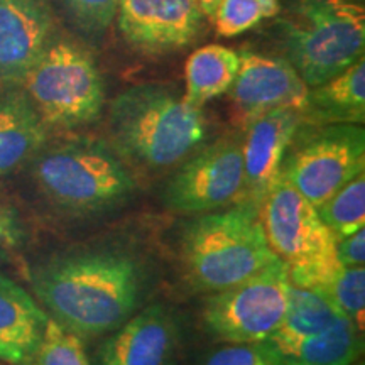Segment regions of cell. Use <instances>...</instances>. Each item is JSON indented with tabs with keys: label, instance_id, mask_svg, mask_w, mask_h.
Masks as SVG:
<instances>
[{
	"label": "cell",
	"instance_id": "1",
	"mask_svg": "<svg viewBox=\"0 0 365 365\" xmlns=\"http://www.w3.org/2000/svg\"><path fill=\"white\" fill-rule=\"evenodd\" d=\"M150 281L139 250L102 240L53 255L31 271L36 298L81 340L108 335L144 303Z\"/></svg>",
	"mask_w": 365,
	"mask_h": 365
},
{
	"label": "cell",
	"instance_id": "2",
	"mask_svg": "<svg viewBox=\"0 0 365 365\" xmlns=\"http://www.w3.org/2000/svg\"><path fill=\"white\" fill-rule=\"evenodd\" d=\"M107 143L130 170L159 173L196 153L207 139V118L175 88L140 83L108 105Z\"/></svg>",
	"mask_w": 365,
	"mask_h": 365
},
{
	"label": "cell",
	"instance_id": "3",
	"mask_svg": "<svg viewBox=\"0 0 365 365\" xmlns=\"http://www.w3.org/2000/svg\"><path fill=\"white\" fill-rule=\"evenodd\" d=\"M33 176L49 203L75 217L115 212L137 191L130 168L107 140L93 137L43 148L33 158Z\"/></svg>",
	"mask_w": 365,
	"mask_h": 365
},
{
	"label": "cell",
	"instance_id": "4",
	"mask_svg": "<svg viewBox=\"0 0 365 365\" xmlns=\"http://www.w3.org/2000/svg\"><path fill=\"white\" fill-rule=\"evenodd\" d=\"M180 259L186 281L198 293H217L249 279L277 257L269 247L250 203L200 213L181 232Z\"/></svg>",
	"mask_w": 365,
	"mask_h": 365
},
{
	"label": "cell",
	"instance_id": "5",
	"mask_svg": "<svg viewBox=\"0 0 365 365\" xmlns=\"http://www.w3.org/2000/svg\"><path fill=\"white\" fill-rule=\"evenodd\" d=\"M279 26L286 59L308 88L364 58L365 9L354 0H294Z\"/></svg>",
	"mask_w": 365,
	"mask_h": 365
},
{
	"label": "cell",
	"instance_id": "6",
	"mask_svg": "<svg viewBox=\"0 0 365 365\" xmlns=\"http://www.w3.org/2000/svg\"><path fill=\"white\" fill-rule=\"evenodd\" d=\"M259 217L269 247L286 264L291 284L327 289L341 264L336 257V237L318 210L279 178L262 200Z\"/></svg>",
	"mask_w": 365,
	"mask_h": 365
},
{
	"label": "cell",
	"instance_id": "7",
	"mask_svg": "<svg viewBox=\"0 0 365 365\" xmlns=\"http://www.w3.org/2000/svg\"><path fill=\"white\" fill-rule=\"evenodd\" d=\"M21 86L48 129H76L103 110L102 75L93 56L75 41L53 39Z\"/></svg>",
	"mask_w": 365,
	"mask_h": 365
},
{
	"label": "cell",
	"instance_id": "8",
	"mask_svg": "<svg viewBox=\"0 0 365 365\" xmlns=\"http://www.w3.org/2000/svg\"><path fill=\"white\" fill-rule=\"evenodd\" d=\"M364 171V125H308L303 130L301 124L282 161L279 178L318 208L345 182Z\"/></svg>",
	"mask_w": 365,
	"mask_h": 365
},
{
	"label": "cell",
	"instance_id": "9",
	"mask_svg": "<svg viewBox=\"0 0 365 365\" xmlns=\"http://www.w3.org/2000/svg\"><path fill=\"white\" fill-rule=\"evenodd\" d=\"M287 287V267L277 259L249 279L210 294L203 307L205 327L228 344L269 340L284 319Z\"/></svg>",
	"mask_w": 365,
	"mask_h": 365
},
{
	"label": "cell",
	"instance_id": "10",
	"mask_svg": "<svg viewBox=\"0 0 365 365\" xmlns=\"http://www.w3.org/2000/svg\"><path fill=\"white\" fill-rule=\"evenodd\" d=\"M242 188V135L230 134L185 159L166 181L161 198L170 212L200 215L239 203Z\"/></svg>",
	"mask_w": 365,
	"mask_h": 365
},
{
	"label": "cell",
	"instance_id": "11",
	"mask_svg": "<svg viewBox=\"0 0 365 365\" xmlns=\"http://www.w3.org/2000/svg\"><path fill=\"white\" fill-rule=\"evenodd\" d=\"M239 56V71L228 93L244 127L279 108L304 112L309 88L286 58L254 51H240Z\"/></svg>",
	"mask_w": 365,
	"mask_h": 365
},
{
	"label": "cell",
	"instance_id": "12",
	"mask_svg": "<svg viewBox=\"0 0 365 365\" xmlns=\"http://www.w3.org/2000/svg\"><path fill=\"white\" fill-rule=\"evenodd\" d=\"M118 29L137 51L163 54L185 48L203 24L198 0H118Z\"/></svg>",
	"mask_w": 365,
	"mask_h": 365
},
{
	"label": "cell",
	"instance_id": "13",
	"mask_svg": "<svg viewBox=\"0 0 365 365\" xmlns=\"http://www.w3.org/2000/svg\"><path fill=\"white\" fill-rule=\"evenodd\" d=\"M180 325L170 308L150 304L108 333L97 350V365H175Z\"/></svg>",
	"mask_w": 365,
	"mask_h": 365
},
{
	"label": "cell",
	"instance_id": "14",
	"mask_svg": "<svg viewBox=\"0 0 365 365\" xmlns=\"http://www.w3.org/2000/svg\"><path fill=\"white\" fill-rule=\"evenodd\" d=\"M53 33L51 0H0V85L21 86Z\"/></svg>",
	"mask_w": 365,
	"mask_h": 365
},
{
	"label": "cell",
	"instance_id": "15",
	"mask_svg": "<svg viewBox=\"0 0 365 365\" xmlns=\"http://www.w3.org/2000/svg\"><path fill=\"white\" fill-rule=\"evenodd\" d=\"M301 124L303 120L299 112L279 108L264 113L245 125V132L242 135V203L261 207L269 190L279 180L282 161Z\"/></svg>",
	"mask_w": 365,
	"mask_h": 365
},
{
	"label": "cell",
	"instance_id": "16",
	"mask_svg": "<svg viewBox=\"0 0 365 365\" xmlns=\"http://www.w3.org/2000/svg\"><path fill=\"white\" fill-rule=\"evenodd\" d=\"M48 319L33 296L0 271V362L26 364L38 349Z\"/></svg>",
	"mask_w": 365,
	"mask_h": 365
},
{
	"label": "cell",
	"instance_id": "17",
	"mask_svg": "<svg viewBox=\"0 0 365 365\" xmlns=\"http://www.w3.org/2000/svg\"><path fill=\"white\" fill-rule=\"evenodd\" d=\"M301 120L308 125L365 122V59L360 58L340 75L308 91Z\"/></svg>",
	"mask_w": 365,
	"mask_h": 365
},
{
	"label": "cell",
	"instance_id": "18",
	"mask_svg": "<svg viewBox=\"0 0 365 365\" xmlns=\"http://www.w3.org/2000/svg\"><path fill=\"white\" fill-rule=\"evenodd\" d=\"M48 130L24 90L0 98V176L33 161L46 145Z\"/></svg>",
	"mask_w": 365,
	"mask_h": 365
},
{
	"label": "cell",
	"instance_id": "19",
	"mask_svg": "<svg viewBox=\"0 0 365 365\" xmlns=\"http://www.w3.org/2000/svg\"><path fill=\"white\" fill-rule=\"evenodd\" d=\"M340 312L323 289L294 286L287 287L284 319L269 341L279 352H286L301 340L327 330Z\"/></svg>",
	"mask_w": 365,
	"mask_h": 365
},
{
	"label": "cell",
	"instance_id": "20",
	"mask_svg": "<svg viewBox=\"0 0 365 365\" xmlns=\"http://www.w3.org/2000/svg\"><path fill=\"white\" fill-rule=\"evenodd\" d=\"M239 51L222 44H207L198 48L186 59L185 97L193 107L203 108L210 100L230 90L239 71Z\"/></svg>",
	"mask_w": 365,
	"mask_h": 365
},
{
	"label": "cell",
	"instance_id": "21",
	"mask_svg": "<svg viewBox=\"0 0 365 365\" xmlns=\"http://www.w3.org/2000/svg\"><path fill=\"white\" fill-rule=\"evenodd\" d=\"M357 325L339 314L327 330L301 340L281 352L287 365H354L362 354V339Z\"/></svg>",
	"mask_w": 365,
	"mask_h": 365
},
{
	"label": "cell",
	"instance_id": "22",
	"mask_svg": "<svg viewBox=\"0 0 365 365\" xmlns=\"http://www.w3.org/2000/svg\"><path fill=\"white\" fill-rule=\"evenodd\" d=\"M318 210L323 223L330 228L336 240L355 234L365 225V175L355 176L336 190Z\"/></svg>",
	"mask_w": 365,
	"mask_h": 365
},
{
	"label": "cell",
	"instance_id": "23",
	"mask_svg": "<svg viewBox=\"0 0 365 365\" xmlns=\"http://www.w3.org/2000/svg\"><path fill=\"white\" fill-rule=\"evenodd\" d=\"M281 12L279 0H220L210 19L223 38H235Z\"/></svg>",
	"mask_w": 365,
	"mask_h": 365
},
{
	"label": "cell",
	"instance_id": "24",
	"mask_svg": "<svg viewBox=\"0 0 365 365\" xmlns=\"http://www.w3.org/2000/svg\"><path fill=\"white\" fill-rule=\"evenodd\" d=\"M22 365H91L86 357L83 340L66 330L53 318L43 333L38 349Z\"/></svg>",
	"mask_w": 365,
	"mask_h": 365
},
{
	"label": "cell",
	"instance_id": "25",
	"mask_svg": "<svg viewBox=\"0 0 365 365\" xmlns=\"http://www.w3.org/2000/svg\"><path fill=\"white\" fill-rule=\"evenodd\" d=\"M335 304L336 309L346 318H350L364 330V309H365V269L341 267L340 272L327 289H323Z\"/></svg>",
	"mask_w": 365,
	"mask_h": 365
},
{
	"label": "cell",
	"instance_id": "26",
	"mask_svg": "<svg viewBox=\"0 0 365 365\" xmlns=\"http://www.w3.org/2000/svg\"><path fill=\"white\" fill-rule=\"evenodd\" d=\"M81 34L102 38L117 16L118 0H59Z\"/></svg>",
	"mask_w": 365,
	"mask_h": 365
},
{
	"label": "cell",
	"instance_id": "27",
	"mask_svg": "<svg viewBox=\"0 0 365 365\" xmlns=\"http://www.w3.org/2000/svg\"><path fill=\"white\" fill-rule=\"evenodd\" d=\"M202 365H287L269 340L228 344L205 355Z\"/></svg>",
	"mask_w": 365,
	"mask_h": 365
},
{
	"label": "cell",
	"instance_id": "28",
	"mask_svg": "<svg viewBox=\"0 0 365 365\" xmlns=\"http://www.w3.org/2000/svg\"><path fill=\"white\" fill-rule=\"evenodd\" d=\"M24 240V227L19 213L11 205L0 200V259L16 252Z\"/></svg>",
	"mask_w": 365,
	"mask_h": 365
},
{
	"label": "cell",
	"instance_id": "29",
	"mask_svg": "<svg viewBox=\"0 0 365 365\" xmlns=\"http://www.w3.org/2000/svg\"><path fill=\"white\" fill-rule=\"evenodd\" d=\"M336 257L341 267H359L365 264V230L336 240Z\"/></svg>",
	"mask_w": 365,
	"mask_h": 365
},
{
	"label": "cell",
	"instance_id": "30",
	"mask_svg": "<svg viewBox=\"0 0 365 365\" xmlns=\"http://www.w3.org/2000/svg\"><path fill=\"white\" fill-rule=\"evenodd\" d=\"M218 2H220V0H198L200 9H202L203 16L212 17V14H213V11H215Z\"/></svg>",
	"mask_w": 365,
	"mask_h": 365
}]
</instances>
